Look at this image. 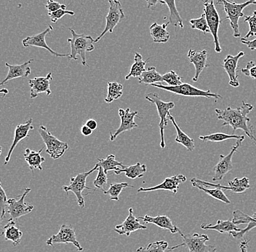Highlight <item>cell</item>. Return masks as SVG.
I'll return each instance as SVG.
<instances>
[{"instance_id":"1","label":"cell","mask_w":256,"mask_h":252,"mask_svg":"<svg viewBox=\"0 0 256 252\" xmlns=\"http://www.w3.org/2000/svg\"><path fill=\"white\" fill-rule=\"evenodd\" d=\"M254 110V106L242 102L241 107L238 108L226 107L224 110L216 109L217 118L224 122L222 126H231L234 132L236 130H242L254 144L256 145V134L255 127L250 123V119L248 115Z\"/></svg>"},{"instance_id":"2","label":"cell","mask_w":256,"mask_h":252,"mask_svg":"<svg viewBox=\"0 0 256 252\" xmlns=\"http://www.w3.org/2000/svg\"><path fill=\"white\" fill-rule=\"evenodd\" d=\"M72 35V38H68V42L71 46V54L68 56V60L78 61V55L81 57L82 64L84 67H88L86 62V53L94 51V40L92 37L88 36L84 34L78 35L73 29L70 28Z\"/></svg>"},{"instance_id":"3","label":"cell","mask_w":256,"mask_h":252,"mask_svg":"<svg viewBox=\"0 0 256 252\" xmlns=\"http://www.w3.org/2000/svg\"><path fill=\"white\" fill-rule=\"evenodd\" d=\"M223 4L224 11L226 14V19L230 21V25L233 30V35L235 38L241 36L240 32L239 20L240 18L244 17L243 10L250 5H256V0H248L242 4L234 3L230 0H218L217 5Z\"/></svg>"},{"instance_id":"4","label":"cell","mask_w":256,"mask_h":252,"mask_svg":"<svg viewBox=\"0 0 256 252\" xmlns=\"http://www.w3.org/2000/svg\"><path fill=\"white\" fill-rule=\"evenodd\" d=\"M151 86L155 87V88H160V89L166 90V91H169V92L172 93V94L179 95V96H191V97H206L208 99L214 98L216 100L223 99V96L222 95L212 93L210 90L204 91V90L200 89V88L192 86L191 84H188V83H182V85L177 86H164L162 84L154 83V84H152Z\"/></svg>"},{"instance_id":"5","label":"cell","mask_w":256,"mask_h":252,"mask_svg":"<svg viewBox=\"0 0 256 252\" xmlns=\"http://www.w3.org/2000/svg\"><path fill=\"white\" fill-rule=\"evenodd\" d=\"M145 99L148 102L154 103L156 106L158 115L160 118L159 124L160 135H161V142L160 147L164 149L166 147V140H164V129L168 126V115L170 110L175 107V103L174 102H166L160 99L159 94L156 93H150L146 95Z\"/></svg>"},{"instance_id":"6","label":"cell","mask_w":256,"mask_h":252,"mask_svg":"<svg viewBox=\"0 0 256 252\" xmlns=\"http://www.w3.org/2000/svg\"><path fill=\"white\" fill-rule=\"evenodd\" d=\"M98 169V166L96 164L95 167L92 169L90 170L88 172L80 173L74 177L71 178L70 185L63 186V187H62L66 193L68 194V192H72L74 194L76 197V200H78V205L80 208H84V205H86L84 197H83L84 196L82 194L83 191L86 189L94 191L96 190L95 189L88 187L86 185V181H87L88 176Z\"/></svg>"},{"instance_id":"7","label":"cell","mask_w":256,"mask_h":252,"mask_svg":"<svg viewBox=\"0 0 256 252\" xmlns=\"http://www.w3.org/2000/svg\"><path fill=\"white\" fill-rule=\"evenodd\" d=\"M39 133L46 145V152L51 158L58 160L64 156L68 149V143L59 140L42 125L40 126Z\"/></svg>"},{"instance_id":"8","label":"cell","mask_w":256,"mask_h":252,"mask_svg":"<svg viewBox=\"0 0 256 252\" xmlns=\"http://www.w3.org/2000/svg\"><path fill=\"white\" fill-rule=\"evenodd\" d=\"M110 8L108 10V15L106 17L105 30L100 34L98 38L94 40V43H98L106 33H113L114 29L126 18V14L123 11L122 6L119 0H108Z\"/></svg>"},{"instance_id":"9","label":"cell","mask_w":256,"mask_h":252,"mask_svg":"<svg viewBox=\"0 0 256 252\" xmlns=\"http://www.w3.org/2000/svg\"><path fill=\"white\" fill-rule=\"evenodd\" d=\"M178 233L183 239L184 246L186 247L190 252H216L217 248L216 245H207L206 242L210 240V237L206 234L200 235L199 233H194L192 235H185L182 231L179 230Z\"/></svg>"},{"instance_id":"10","label":"cell","mask_w":256,"mask_h":252,"mask_svg":"<svg viewBox=\"0 0 256 252\" xmlns=\"http://www.w3.org/2000/svg\"><path fill=\"white\" fill-rule=\"evenodd\" d=\"M244 139H246V136L242 138V139H238L236 141V144L234 146H232L231 151H230L228 155H220L219 161L218 162L217 164L214 168V175L212 176V181H218L222 180L224 176L233 169L232 158H233V155H234L235 152L239 150Z\"/></svg>"},{"instance_id":"11","label":"cell","mask_w":256,"mask_h":252,"mask_svg":"<svg viewBox=\"0 0 256 252\" xmlns=\"http://www.w3.org/2000/svg\"><path fill=\"white\" fill-rule=\"evenodd\" d=\"M32 189L27 187L24 190L23 195L18 197V199L10 198L8 200L7 213H9L10 219L16 221L25 215L28 214L33 211L34 205L27 204L25 202V197L31 192Z\"/></svg>"},{"instance_id":"12","label":"cell","mask_w":256,"mask_h":252,"mask_svg":"<svg viewBox=\"0 0 256 252\" xmlns=\"http://www.w3.org/2000/svg\"><path fill=\"white\" fill-rule=\"evenodd\" d=\"M204 14H206V19H207L210 32L212 34V37H214L215 51L219 54V53H222V51L218 38L219 27H220V24L222 23L220 16H219L218 13L216 10L214 2L204 3Z\"/></svg>"},{"instance_id":"13","label":"cell","mask_w":256,"mask_h":252,"mask_svg":"<svg viewBox=\"0 0 256 252\" xmlns=\"http://www.w3.org/2000/svg\"><path fill=\"white\" fill-rule=\"evenodd\" d=\"M57 243H72L78 251H82L83 248L76 238V231L71 224H63L58 232L46 240V244L52 246Z\"/></svg>"},{"instance_id":"14","label":"cell","mask_w":256,"mask_h":252,"mask_svg":"<svg viewBox=\"0 0 256 252\" xmlns=\"http://www.w3.org/2000/svg\"><path fill=\"white\" fill-rule=\"evenodd\" d=\"M119 115L120 119H121V125L116 131H114V134L110 132V141H112V142L114 141L116 138L122 133L131 131V130L138 127V125L136 124L135 121H134V118L136 117L142 119V117L139 116L138 111L131 112L130 108L126 109V110H123V109H120Z\"/></svg>"},{"instance_id":"15","label":"cell","mask_w":256,"mask_h":252,"mask_svg":"<svg viewBox=\"0 0 256 252\" xmlns=\"http://www.w3.org/2000/svg\"><path fill=\"white\" fill-rule=\"evenodd\" d=\"M54 30L52 26L49 25L47 29L44 31L38 34V35H33V36L27 37L26 38L23 40L22 44H23L24 48L28 47H36L44 48V49L48 50L52 56L56 57H67L70 56V54H58L55 51H52L50 48L48 46L46 43V35H48L51 31Z\"/></svg>"},{"instance_id":"16","label":"cell","mask_w":256,"mask_h":252,"mask_svg":"<svg viewBox=\"0 0 256 252\" xmlns=\"http://www.w3.org/2000/svg\"><path fill=\"white\" fill-rule=\"evenodd\" d=\"M146 229V226L142 224L140 222V219L136 217L132 208H130L128 217L122 224H118L115 227L114 231L120 235H126L128 237H130L132 232L140 230V229Z\"/></svg>"},{"instance_id":"17","label":"cell","mask_w":256,"mask_h":252,"mask_svg":"<svg viewBox=\"0 0 256 252\" xmlns=\"http://www.w3.org/2000/svg\"><path fill=\"white\" fill-rule=\"evenodd\" d=\"M246 55V53L240 51L236 56L228 55L224 60L223 68L230 78V85L234 88L240 86L238 80V62L242 57Z\"/></svg>"},{"instance_id":"18","label":"cell","mask_w":256,"mask_h":252,"mask_svg":"<svg viewBox=\"0 0 256 252\" xmlns=\"http://www.w3.org/2000/svg\"><path fill=\"white\" fill-rule=\"evenodd\" d=\"M186 179V177L183 174L176 175V176L166 178L162 183L158 184V185L154 186V187H146V188L140 187V188L138 189V192L168 190L174 192V194H176L178 192V190L180 184L185 182Z\"/></svg>"},{"instance_id":"19","label":"cell","mask_w":256,"mask_h":252,"mask_svg":"<svg viewBox=\"0 0 256 252\" xmlns=\"http://www.w3.org/2000/svg\"><path fill=\"white\" fill-rule=\"evenodd\" d=\"M52 80V75L50 72L46 77H39L28 80V84L31 88V99H36L41 94L50 96L52 93L50 89V82Z\"/></svg>"},{"instance_id":"20","label":"cell","mask_w":256,"mask_h":252,"mask_svg":"<svg viewBox=\"0 0 256 252\" xmlns=\"http://www.w3.org/2000/svg\"><path fill=\"white\" fill-rule=\"evenodd\" d=\"M187 56L190 63L193 64L195 67V75L192 80L193 82H198L202 72L210 66L208 64V51L203 50L198 52L194 50L190 49Z\"/></svg>"},{"instance_id":"21","label":"cell","mask_w":256,"mask_h":252,"mask_svg":"<svg viewBox=\"0 0 256 252\" xmlns=\"http://www.w3.org/2000/svg\"><path fill=\"white\" fill-rule=\"evenodd\" d=\"M33 62L34 59H32L22 64L11 65V64L6 63V66L8 68V73L7 77L0 83V86L6 84L10 80L16 79V78H26L28 77L32 72L30 64Z\"/></svg>"},{"instance_id":"22","label":"cell","mask_w":256,"mask_h":252,"mask_svg":"<svg viewBox=\"0 0 256 252\" xmlns=\"http://www.w3.org/2000/svg\"><path fill=\"white\" fill-rule=\"evenodd\" d=\"M32 123H33V119L30 118V120H27L24 124L18 125L17 127H16L14 142H12V145H11L9 152H8L7 157L6 158L4 164H8V163H9L12 152L15 150L18 144L20 141L30 136L28 134H30L32 130L34 129V126H32Z\"/></svg>"},{"instance_id":"23","label":"cell","mask_w":256,"mask_h":252,"mask_svg":"<svg viewBox=\"0 0 256 252\" xmlns=\"http://www.w3.org/2000/svg\"><path fill=\"white\" fill-rule=\"evenodd\" d=\"M139 219H142L145 224H154L160 228L167 229L171 233L175 234L179 232L180 229L176 227L172 220L166 215L158 216L153 217L150 215L146 214L144 216H139Z\"/></svg>"},{"instance_id":"24","label":"cell","mask_w":256,"mask_h":252,"mask_svg":"<svg viewBox=\"0 0 256 252\" xmlns=\"http://www.w3.org/2000/svg\"><path fill=\"white\" fill-rule=\"evenodd\" d=\"M201 228L202 229H210V230H215L217 232H220V233H228V235L233 232H240L242 229L239 228L232 221V219H227V220L223 221L219 220L217 221V223L216 224H202Z\"/></svg>"},{"instance_id":"25","label":"cell","mask_w":256,"mask_h":252,"mask_svg":"<svg viewBox=\"0 0 256 252\" xmlns=\"http://www.w3.org/2000/svg\"><path fill=\"white\" fill-rule=\"evenodd\" d=\"M168 118L172 122V125L175 126L176 131H177L176 142L182 144L190 152H192L195 148L194 140L182 131V128L176 123L175 118L171 115L170 112L168 113Z\"/></svg>"},{"instance_id":"26","label":"cell","mask_w":256,"mask_h":252,"mask_svg":"<svg viewBox=\"0 0 256 252\" xmlns=\"http://www.w3.org/2000/svg\"><path fill=\"white\" fill-rule=\"evenodd\" d=\"M146 171V166L138 162L135 165L127 166L124 168H119V169L114 171V172L116 175H120L121 173H124L129 179H136L143 177Z\"/></svg>"},{"instance_id":"27","label":"cell","mask_w":256,"mask_h":252,"mask_svg":"<svg viewBox=\"0 0 256 252\" xmlns=\"http://www.w3.org/2000/svg\"><path fill=\"white\" fill-rule=\"evenodd\" d=\"M170 22L160 25L158 23L152 24L150 27V35H151L154 43H166L170 39V33L168 32L167 27Z\"/></svg>"},{"instance_id":"28","label":"cell","mask_w":256,"mask_h":252,"mask_svg":"<svg viewBox=\"0 0 256 252\" xmlns=\"http://www.w3.org/2000/svg\"><path fill=\"white\" fill-rule=\"evenodd\" d=\"M4 239L12 242L14 246H17L22 242L23 232L16 226V221L9 219L4 227Z\"/></svg>"},{"instance_id":"29","label":"cell","mask_w":256,"mask_h":252,"mask_svg":"<svg viewBox=\"0 0 256 252\" xmlns=\"http://www.w3.org/2000/svg\"><path fill=\"white\" fill-rule=\"evenodd\" d=\"M43 149H41L38 152L30 150L27 148L24 152V158L26 161L28 163V167L32 171L35 169H39L42 171V163L46 161V158L41 156V152H42Z\"/></svg>"},{"instance_id":"30","label":"cell","mask_w":256,"mask_h":252,"mask_svg":"<svg viewBox=\"0 0 256 252\" xmlns=\"http://www.w3.org/2000/svg\"><path fill=\"white\" fill-rule=\"evenodd\" d=\"M150 59L144 61L142 56L139 53H135V58H134V63L131 67L130 70L127 76L126 77V80H128L131 78H139L142 73L146 70V64Z\"/></svg>"},{"instance_id":"31","label":"cell","mask_w":256,"mask_h":252,"mask_svg":"<svg viewBox=\"0 0 256 252\" xmlns=\"http://www.w3.org/2000/svg\"><path fill=\"white\" fill-rule=\"evenodd\" d=\"M138 82L143 84L151 86L154 83H162V75L156 71V67H150L142 73L138 78Z\"/></svg>"},{"instance_id":"32","label":"cell","mask_w":256,"mask_h":252,"mask_svg":"<svg viewBox=\"0 0 256 252\" xmlns=\"http://www.w3.org/2000/svg\"><path fill=\"white\" fill-rule=\"evenodd\" d=\"M182 246H184L183 243L169 248L167 241L160 240V241L152 242L147 246L140 247L138 248L136 252H170Z\"/></svg>"},{"instance_id":"33","label":"cell","mask_w":256,"mask_h":252,"mask_svg":"<svg viewBox=\"0 0 256 252\" xmlns=\"http://www.w3.org/2000/svg\"><path fill=\"white\" fill-rule=\"evenodd\" d=\"M98 162L96 164L103 168L104 172L108 173V171H115L119 168H126L122 162L118 161L115 159V155H110L106 159H98Z\"/></svg>"},{"instance_id":"34","label":"cell","mask_w":256,"mask_h":252,"mask_svg":"<svg viewBox=\"0 0 256 252\" xmlns=\"http://www.w3.org/2000/svg\"><path fill=\"white\" fill-rule=\"evenodd\" d=\"M167 5L170 11L169 22L174 27L184 28L183 19L180 17L178 11L176 8V0H162Z\"/></svg>"},{"instance_id":"35","label":"cell","mask_w":256,"mask_h":252,"mask_svg":"<svg viewBox=\"0 0 256 252\" xmlns=\"http://www.w3.org/2000/svg\"><path fill=\"white\" fill-rule=\"evenodd\" d=\"M123 86L116 82H110L107 86V96L105 99L106 103H112L114 100H118L122 97L123 94Z\"/></svg>"},{"instance_id":"36","label":"cell","mask_w":256,"mask_h":252,"mask_svg":"<svg viewBox=\"0 0 256 252\" xmlns=\"http://www.w3.org/2000/svg\"><path fill=\"white\" fill-rule=\"evenodd\" d=\"M128 187L134 188V186L130 185L127 182L112 183L108 190L104 191V193L105 195H110V200L120 201V194L122 192L123 189Z\"/></svg>"},{"instance_id":"37","label":"cell","mask_w":256,"mask_h":252,"mask_svg":"<svg viewBox=\"0 0 256 252\" xmlns=\"http://www.w3.org/2000/svg\"><path fill=\"white\" fill-rule=\"evenodd\" d=\"M244 136H238V135L234 134H224L222 132L214 133V134L207 135V136H200V140L202 142H222L228 139H242Z\"/></svg>"},{"instance_id":"38","label":"cell","mask_w":256,"mask_h":252,"mask_svg":"<svg viewBox=\"0 0 256 252\" xmlns=\"http://www.w3.org/2000/svg\"><path fill=\"white\" fill-rule=\"evenodd\" d=\"M194 187H198L200 190L206 192L207 195L214 197V198L216 199V200L223 202V203H226V204H230V203H231L230 199H228L226 195L224 193V189L214 188V187H210V188H208V187H203V186L200 185H194Z\"/></svg>"},{"instance_id":"39","label":"cell","mask_w":256,"mask_h":252,"mask_svg":"<svg viewBox=\"0 0 256 252\" xmlns=\"http://www.w3.org/2000/svg\"><path fill=\"white\" fill-rule=\"evenodd\" d=\"M228 186L233 189L234 193H242L250 187V179L248 177H236L228 181Z\"/></svg>"},{"instance_id":"40","label":"cell","mask_w":256,"mask_h":252,"mask_svg":"<svg viewBox=\"0 0 256 252\" xmlns=\"http://www.w3.org/2000/svg\"><path fill=\"white\" fill-rule=\"evenodd\" d=\"M8 199L6 191L2 186V181L0 179V236L4 235V232L2 231V222L6 217L7 213Z\"/></svg>"},{"instance_id":"41","label":"cell","mask_w":256,"mask_h":252,"mask_svg":"<svg viewBox=\"0 0 256 252\" xmlns=\"http://www.w3.org/2000/svg\"><path fill=\"white\" fill-rule=\"evenodd\" d=\"M256 227V212L254 213L252 216H249L248 218V224L246 228L242 229L240 232H233L230 234V236L234 237L236 239H242L244 237V235L248 233L251 229Z\"/></svg>"},{"instance_id":"42","label":"cell","mask_w":256,"mask_h":252,"mask_svg":"<svg viewBox=\"0 0 256 252\" xmlns=\"http://www.w3.org/2000/svg\"><path fill=\"white\" fill-rule=\"evenodd\" d=\"M190 24H191V27L193 30H200V31L204 32V34L210 32L207 19H206L204 14H203L199 19L190 20Z\"/></svg>"},{"instance_id":"43","label":"cell","mask_w":256,"mask_h":252,"mask_svg":"<svg viewBox=\"0 0 256 252\" xmlns=\"http://www.w3.org/2000/svg\"><path fill=\"white\" fill-rule=\"evenodd\" d=\"M98 173L97 177L94 181V184L96 188L102 189L104 192L105 191V187L108 182V176H107L106 173L104 172L102 167L98 166Z\"/></svg>"},{"instance_id":"44","label":"cell","mask_w":256,"mask_h":252,"mask_svg":"<svg viewBox=\"0 0 256 252\" xmlns=\"http://www.w3.org/2000/svg\"><path fill=\"white\" fill-rule=\"evenodd\" d=\"M163 82H166L169 86H177L182 85V77L179 76L175 71H170L162 75Z\"/></svg>"},{"instance_id":"45","label":"cell","mask_w":256,"mask_h":252,"mask_svg":"<svg viewBox=\"0 0 256 252\" xmlns=\"http://www.w3.org/2000/svg\"><path fill=\"white\" fill-rule=\"evenodd\" d=\"M244 22L249 24L250 30L247 35L244 36V39L248 40V38H252L256 36V11H254L252 16H244Z\"/></svg>"},{"instance_id":"46","label":"cell","mask_w":256,"mask_h":252,"mask_svg":"<svg viewBox=\"0 0 256 252\" xmlns=\"http://www.w3.org/2000/svg\"><path fill=\"white\" fill-rule=\"evenodd\" d=\"M74 11H67V10L59 9L55 12L48 13V16L50 18L52 23H56L59 19H62L66 15L74 16Z\"/></svg>"},{"instance_id":"47","label":"cell","mask_w":256,"mask_h":252,"mask_svg":"<svg viewBox=\"0 0 256 252\" xmlns=\"http://www.w3.org/2000/svg\"><path fill=\"white\" fill-rule=\"evenodd\" d=\"M248 218L249 215L244 213L240 210H236L233 212V219L232 221L236 225H240V224H248Z\"/></svg>"},{"instance_id":"48","label":"cell","mask_w":256,"mask_h":252,"mask_svg":"<svg viewBox=\"0 0 256 252\" xmlns=\"http://www.w3.org/2000/svg\"><path fill=\"white\" fill-rule=\"evenodd\" d=\"M241 72L246 76L256 80V64L254 61L248 62L246 68L242 69Z\"/></svg>"},{"instance_id":"49","label":"cell","mask_w":256,"mask_h":252,"mask_svg":"<svg viewBox=\"0 0 256 252\" xmlns=\"http://www.w3.org/2000/svg\"><path fill=\"white\" fill-rule=\"evenodd\" d=\"M46 8H47L48 13L55 12L59 9L66 10V6L60 4V3L55 2L54 0H47Z\"/></svg>"},{"instance_id":"50","label":"cell","mask_w":256,"mask_h":252,"mask_svg":"<svg viewBox=\"0 0 256 252\" xmlns=\"http://www.w3.org/2000/svg\"><path fill=\"white\" fill-rule=\"evenodd\" d=\"M241 43L247 46L248 48H250L251 51H255L256 50V39L248 40L244 39V38H241Z\"/></svg>"},{"instance_id":"51","label":"cell","mask_w":256,"mask_h":252,"mask_svg":"<svg viewBox=\"0 0 256 252\" xmlns=\"http://www.w3.org/2000/svg\"><path fill=\"white\" fill-rule=\"evenodd\" d=\"M147 3V7L150 10H154L158 5H164L162 0H146Z\"/></svg>"},{"instance_id":"52","label":"cell","mask_w":256,"mask_h":252,"mask_svg":"<svg viewBox=\"0 0 256 252\" xmlns=\"http://www.w3.org/2000/svg\"><path fill=\"white\" fill-rule=\"evenodd\" d=\"M86 126L88 127V128H90L92 131H94L97 128L98 123L97 121L94 119H89V120H87L86 123Z\"/></svg>"},{"instance_id":"53","label":"cell","mask_w":256,"mask_h":252,"mask_svg":"<svg viewBox=\"0 0 256 252\" xmlns=\"http://www.w3.org/2000/svg\"><path fill=\"white\" fill-rule=\"evenodd\" d=\"M92 130L90 129V128H88L86 125H84L81 128V133L83 135V136H90V135L92 134Z\"/></svg>"},{"instance_id":"54","label":"cell","mask_w":256,"mask_h":252,"mask_svg":"<svg viewBox=\"0 0 256 252\" xmlns=\"http://www.w3.org/2000/svg\"><path fill=\"white\" fill-rule=\"evenodd\" d=\"M248 243L249 240H244V241L241 242L240 244V252H248Z\"/></svg>"},{"instance_id":"55","label":"cell","mask_w":256,"mask_h":252,"mask_svg":"<svg viewBox=\"0 0 256 252\" xmlns=\"http://www.w3.org/2000/svg\"><path fill=\"white\" fill-rule=\"evenodd\" d=\"M8 93H9V91H8V90L6 89V88H2V89L0 90V94H3V97H6L8 94Z\"/></svg>"},{"instance_id":"56","label":"cell","mask_w":256,"mask_h":252,"mask_svg":"<svg viewBox=\"0 0 256 252\" xmlns=\"http://www.w3.org/2000/svg\"><path fill=\"white\" fill-rule=\"evenodd\" d=\"M202 1L204 2V3H212V2H214V0H202Z\"/></svg>"},{"instance_id":"57","label":"cell","mask_w":256,"mask_h":252,"mask_svg":"<svg viewBox=\"0 0 256 252\" xmlns=\"http://www.w3.org/2000/svg\"><path fill=\"white\" fill-rule=\"evenodd\" d=\"M2 148L1 146H0V155H1L2 154Z\"/></svg>"}]
</instances>
